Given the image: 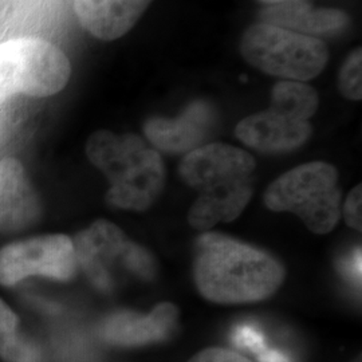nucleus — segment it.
<instances>
[{"mask_svg": "<svg viewBox=\"0 0 362 362\" xmlns=\"http://www.w3.org/2000/svg\"><path fill=\"white\" fill-rule=\"evenodd\" d=\"M194 274L199 293L223 305L264 300L285 279L282 264L270 254L216 233L199 236Z\"/></svg>", "mask_w": 362, "mask_h": 362, "instance_id": "1", "label": "nucleus"}, {"mask_svg": "<svg viewBox=\"0 0 362 362\" xmlns=\"http://www.w3.org/2000/svg\"><path fill=\"white\" fill-rule=\"evenodd\" d=\"M255 158L227 144L202 145L181 161V179L200 196L188 212L196 230H208L220 221H233L246 208L252 188Z\"/></svg>", "mask_w": 362, "mask_h": 362, "instance_id": "2", "label": "nucleus"}, {"mask_svg": "<svg viewBox=\"0 0 362 362\" xmlns=\"http://www.w3.org/2000/svg\"><path fill=\"white\" fill-rule=\"evenodd\" d=\"M86 156L110 182L106 200L112 207L145 211L164 188L161 156L137 134L97 130L88 139Z\"/></svg>", "mask_w": 362, "mask_h": 362, "instance_id": "3", "label": "nucleus"}, {"mask_svg": "<svg viewBox=\"0 0 362 362\" xmlns=\"http://www.w3.org/2000/svg\"><path fill=\"white\" fill-rule=\"evenodd\" d=\"M337 169L311 161L291 169L270 184L264 204L275 212H293L311 233H330L341 216Z\"/></svg>", "mask_w": 362, "mask_h": 362, "instance_id": "4", "label": "nucleus"}, {"mask_svg": "<svg viewBox=\"0 0 362 362\" xmlns=\"http://www.w3.org/2000/svg\"><path fill=\"white\" fill-rule=\"evenodd\" d=\"M239 52L248 65L285 81L314 79L329 61V50L322 39L264 22L247 28L239 42Z\"/></svg>", "mask_w": 362, "mask_h": 362, "instance_id": "5", "label": "nucleus"}, {"mask_svg": "<svg viewBox=\"0 0 362 362\" xmlns=\"http://www.w3.org/2000/svg\"><path fill=\"white\" fill-rule=\"evenodd\" d=\"M71 76L65 52L40 38L0 43V104L16 94L50 97L62 90Z\"/></svg>", "mask_w": 362, "mask_h": 362, "instance_id": "6", "label": "nucleus"}, {"mask_svg": "<svg viewBox=\"0 0 362 362\" xmlns=\"http://www.w3.org/2000/svg\"><path fill=\"white\" fill-rule=\"evenodd\" d=\"M73 239L67 235H42L0 248V285L13 287L30 276L69 282L77 274Z\"/></svg>", "mask_w": 362, "mask_h": 362, "instance_id": "7", "label": "nucleus"}, {"mask_svg": "<svg viewBox=\"0 0 362 362\" xmlns=\"http://www.w3.org/2000/svg\"><path fill=\"white\" fill-rule=\"evenodd\" d=\"M129 239L116 224L95 220L73 239L81 269L91 285L101 293H112L124 272V254Z\"/></svg>", "mask_w": 362, "mask_h": 362, "instance_id": "8", "label": "nucleus"}, {"mask_svg": "<svg viewBox=\"0 0 362 362\" xmlns=\"http://www.w3.org/2000/svg\"><path fill=\"white\" fill-rule=\"evenodd\" d=\"M177 317L176 306L169 302L157 305L146 315L136 311H115L100 324L98 334L105 342L115 346H144L165 341L172 336Z\"/></svg>", "mask_w": 362, "mask_h": 362, "instance_id": "9", "label": "nucleus"}, {"mask_svg": "<svg viewBox=\"0 0 362 362\" xmlns=\"http://www.w3.org/2000/svg\"><path fill=\"white\" fill-rule=\"evenodd\" d=\"M215 119L206 101L188 105L176 118L152 117L144 124V134L156 151L168 155H187L202 146Z\"/></svg>", "mask_w": 362, "mask_h": 362, "instance_id": "10", "label": "nucleus"}, {"mask_svg": "<svg viewBox=\"0 0 362 362\" xmlns=\"http://www.w3.org/2000/svg\"><path fill=\"white\" fill-rule=\"evenodd\" d=\"M309 121L284 116L272 109L243 118L235 130L248 148L267 155L293 152L310 139Z\"/></svg>", "mask_w": 362, "mask_h": 362, "instance_id": "11", "label": "nucleus"}, {"mask_svg": "<svg viewBox=\"0 0 362 362\" xmlns=\"http://www.w3.org/2000/svg\"><path fill=\"white\" fill-rule=\"evenodd\" d=\"M42 214L40 200L23 164L13 157L0 161V233H21Z\"/></svg>", "mask_w": 362, "mask_h": 362, "instance_id": "12", "label": "nucleus"}, {"mask_svg": "<svg viewBox=\"0 0 362 362\" xmlns=\"http://www.w3.org/2000/svg\"><path fill=\"white\" fill-rule=\"evenodd\" d=\"M153 0H74V13L85 31L100 40L128 34Z\"/></svg>", "mask_w": 362, "mask_h": 362, "instance_id": "13", "label": "nucleus"}, {"mask_svg": "<svg viewBox=\"0 0 362 362\" xmlns=\"http://www.w3.org/2000/svg\"><path fill=\"white\" fill-rule=\"evenodd\" d=\"M259 18L260 22L318 39L344 33L350 25L348 13L338 8H315L305 0L269 4Z\"/></svg>", "mask_w": 362, "mask_h": 362, "instance_id": "14", "label": "nucleus"}, {"mask_svg": "<svg viewBox=\"0 0 362 362\" xmlns=\"http://www.w3.org/2000/svg\"><path fill=\"white\" fill-rule=\"evenodd\" d=\"M0 358L4 362H45V356L21 330L15 311L0 298Z\"/></svg>", "mask_w": 362, "mask_h": 362, "instance_id": "15", "label": "nucleus"}, {"mask_svg": "<svg viewBox=\"0 0 362 362\" xmlns=\"http://www.w3.org/2000/svg\"><path fill=\"white\" fill-rule=\"evenodd\" d=\"M320 105L317 90L299 81H279L272 90V110L296 119L309 121Z\"/></svg>", "mask_w": 362, "mask_h": 362, "instance_id": "16", "label": "nucleus"}, {"mask_svg": "<svg viewBox=\"0 0 362 362\" xmlns=\"http://www.w3.org/2000/svg\"><path fill=\"white\" fill-rule=\"evenodd\" d=\"M362 50L361 47L350 52L341 66L338 76V88L341 94L350 101L362 98Z\"/></svg>", "mask_w": 362, "mask_h": 362, "instance_id": "17", "label": "nucleus"}, {"mask_svg": "<svg viewBox=\"0 0 362 362\" xmlns=\"http://www.w3.org/2000/svg\"><path fill=\"white\" fill-rule=\"evenodd\" d=\"M124 272L140 281H152L157 272L155 258L145 247L129 240L124 254Z\"/></svg>", "mask_w": 362, "mask_h": 362, "instance_id": "18", "label": "nucleus"}, {"mask_svg": "<svg viewBox=\"0 0 362 362\" xmlns=\"http://www.w3.org/2000/svg\"><path fill=\"white\" fill-rule=\"evenodd\" d=\"M231 341L236 348L251 351L255 356H258L260 351L269 346L266 336L263 334L258 325L250 322L236 325L231 333Z\"/></svg>", "mask_w": 362, "mask_h": 362, "instance_id": "19", "label": "nucleus"}, {"mask_svg": "<svg viewBox=\"0 0 362 362\" xmlns=\"http://www.w3.org/2000/svg\"><path fill=\"white\" fill-rule=\"evenodd\" d=\"M339 272L354 288L361 287V248L354 247L339 262Z\"/></svg>", "mask_w": 362, "mask_h": 362, "instance_id": "20", "label": "nucleus"}, {"mask_svg": "<svg viewBox=\"0 0 362 362\" xmlns=\"http://www.w3.org/2000/svg\"><path fill=\"white\" fill-rule=\"evenodd\" d=\"M361 185H357L356 188H353L344 204L345 221L348 223L349 227L357 231H361Z\"/></svg>", "mask_w": 362, "mask_h": 362, "instance_id": "21", "label": "nucleus"}, {"mask_svg": "<svg viewBox=\"0 0 362 362\" xmlns=\"http://www.w3.org/2000/svg\"><path fill=\"white\" fill-rule=\"evenodd\" d=\"M189 362H252L233 350L209 348L194 356Z\"/></svg>", "mask_w": 362, "mask_h": 362, "instance_id": "22", "label": "nucleus"}, {"mask_svg": "<svg viewBox=\"0 0 362 362\" xmlns=\"http://www.w3.org/2000/svg\"><path fill=\"white\" fill-rule=\"evenodd\" d=\"M257 358L259 362H293L291 357L284 350L269 348V346L263 351H260Z\"/></svg>", "mask_w": 362, "mask_h": 362, "instance_id": "23", "label": "nucleus"}, {"mask_svg": "<svg viewBox=\"0 0 362 362\" xmlns=\"http://www.w3.org/2000/svg\"><path fill=\"white\" fill-rule=\"evenodd\" d=\"M264 4H278V3H287V1H300V0H259Z\"/></svg>", "mask_w": 362, "mask_h": 362, "instance_id": "24", "label": "nucleus"}, {"mask_svg": "<svg viewBox=\"0 0 362 362\" xmlns=\"http://www.w3.org/2000/svg\"><path fill=\"white\" fill-rule=\"evenodd\" d=\"M357 362H360V361H357Z\"/></svg>", "mask_w": 362, "mask_h": 362, "instance_id": "25", "label": "nucleus"}]
</instances>
